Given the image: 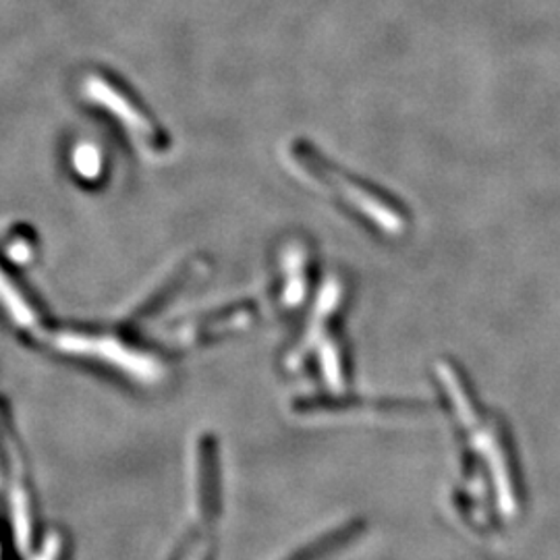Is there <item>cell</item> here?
Returning <instances> with one entry per match:
<instances>
[{"label": "cell", "instance_id": "ba28073f", "mask_svg": "<svg viewBox=\"0 0 560 560\" xmlns=\"http://www.w3.org/2000/svg\"><path fill=\"white\" fill-rule=\"evenodd\" d=\"M73 164L83 177H96L101 171V154L94 145H80L73 154Z\"/></svg>", "mask_w": 560, "mask_h": 560}, {"label": "cell", "instance_id": "6da1fadb", "mask_svg": "<svg viewBox=\"0 0 560 560\" xmlns=\"http://www.w3.org/2000/svg\"><path fill=\"white\" fill-rule=\"evenodd\" d=\"M291 154L300 175L312 180L314 185L326 187L330 194H335L340 200L360 210L361 214L374 222L378 229L386 233H399L402 229L405 222L397 208H393L378 194L365 189L358 180L339 173L330 162L324 161L310 145L298 143L293 145Z\"/></svg>", "mask_w": 560, "mask_h": 560}, {"label": "cell", "instance_id": "8992f818", "mask_svg": "<svg viewBox=\"0 0 560 560\" xmlns=\"http://www.w3.org/2000/svg\"><path fill=\"white\" fill-rule=\"evenodd\" d=\"M0 305L4 307L7 314H11V318L18 322L20 326H32L36 322L34 312L30 310V305L21 298L20 291L15 289V284L7 279L2 268H0Z\"/></svg>", "mask_w": 560, "mask_h": 560}, {"label": "cell", "instance_id": "3957f363", "mask_svg": "<svg viewBox=\"0 0 560 560\" xmlns=\"http://www.w3.org/2000/svg\"><path fill=\"white\" fill-rule=\"evenodd\" d=\"M83 92L90 101L96 102L102 108H106L113 117L117 119L140 140L141 145L150 152H161L162 136L152 127V122L145 119V115L140 113L133 102L127 101L115 85L101 78H88L83 83Z\"/></svg>", "mask_w": 560, "mask_h": 560}, {"label": "cell", "instance_id": "5b68a950", "mask_svg": "<svg viewBox=\"0 0 560 560\" xmlns=\"http://www.w3.org/2000/svg\"><path fill=\"white\" fill-rule=\"evenodd\" d=\"M11 517H13V532L15 541L21 552L25 555L32 544V513H30V501L25 488L15 483L11 488Z\"/></svg>", "mask_w": 560, "mask_h": 560}, {"label": "cell", "instance_id": "30bf717a", "mask_svg": "<svg viewBox=\"0 0 560 560\" xmlns=\"http://www.w3.org/2000/svg\"><path fill=\"white\" fill-rule=\"evenodd\" d=\"M189 560H201L200 557H198V555H194V557H191V559Z\"/></svg>", "mask_w": 560, "mask_h": 560}, {"label": "cell", "instance_id": "7a4b0ae2", "mask_svg": "<svg viewBox=\"0 0 560 560\" xmlns=\"http://www.w3.org/2000/svg\"><path fill=\"white\" fill-rule=\"evenodd\" d=\"M55 345L65 353L110 363V365L119 368L120 372H127L129 376H133L138 381L152 382L161 376V363L129 349L127 345H122L117 339L88 337V335H60L55 340Z\"/></svg>", "mask_w": 560, "mask_h": 560}, {"label": "cell", "instance_id": "277c9868", "mask_svg": "<svg viewBox=\"0 0 560 560\" xmlns=\"http://www.w3.org/2000/svg\"><path fill=\"white\" fill-rule=\"evenodd\" d=\"M196 504L203 520H212L219 511V467H217V448L212 441H203L196 455Z\"/></svg>", "mask_w": 560, "mask_h": 560}, {"label": "cell", "instance_id": "9c48e42d", "mask_svg": "<svg viewBox=\"0 0 560 560\" xmlns=\"http://www.w3.org/2000/svg\"><path fill=\"white\" fill-rule=\"evenodd\" d=\"M60 552V540L57 536H50L46 544H44V548H42L40 557L36 560H57L59 559Z\"/></svg>", "mask_w": 560, "mask_h": 560}, {"label": "cell", "instance_id": "52a82bcc", "mask_svg": "<svg viewBox=\"0 0 560 560\" xmlns=\"http://www.w3.org/2000/svg\"><path fill=\"white\" fill-rule=\"evenodd\" d=\"M349 538H353V529H340L337 534H332V536H328V538H324V540L316 541L310 550H307V555H301V557H295V559L291 560H320L328 555V550H337L339 546L342 544H347Z\"/></svg>", "mask_w": 560, "mask_h": 560}]
</instances>
